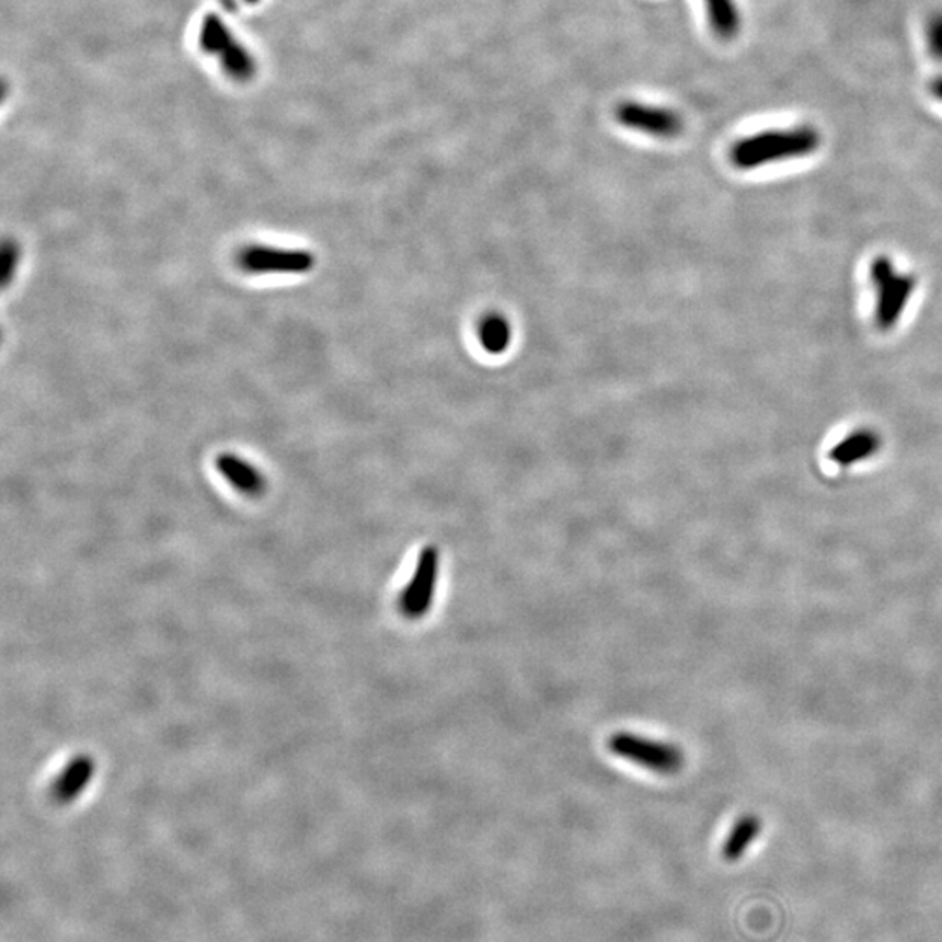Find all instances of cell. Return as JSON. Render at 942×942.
Here are the masks:
<instances>
[{"instance_id": "14", "label": "cell", "mask_w": 942, "mask_h": 942, "mask_svg": "<svg viewBox=\"0 0 942 942\" xmlns=\"http://www.w3.org/2000/svg\"><path fill=\"white\" fill-rule=\"evenodd\" d=\"M18 246L13 241H4V246H2V279H4V285H8L13 278L14 269H16L18 262Z\"/></svg>"}, {"instance_id": "11", "label": "cell", "mask_w": 942, "mask_h": 942, "mask_svg": "<svg viewBox=\"0 0 942 942\" xmlns=\"http://www.w3.org/2000/svg\"><path fill=\"white\" fill-rule=\"evenodd\" d=\"M706 18L714 34L721 39H732L740 31L742 20L735 0H703Z\"/></svg>"}, {"instance_id": "10", "label": "cell", "mask_w": 942, "mask_h": 942, "mask_svg": "<svg viewBox=\"0 0 942 942\" xmlns=\"http://www.w3.org/2000/svg\"><path fill=\"white\" fill-rule=\"evenodd\" d=\"M761 829V818L756 817V815L738 818L737 824L730 831L728 838L724 840L723 848H721V855H723L724 861H740L742 857L746 855L747 848L758 840Z\"/></svg>"}, {"instance_id": "4", "label": "cell", "mask_w": 942, "mask_h": 942, "mask_svg": "<svg viewBox=\"0 0 942 942\" xmlns=\"http://www.w3.org/2000/svg\"><path fill=\"white\" fill-rule=\"evenodd\" d=\"M317 259L308 250L276 249L267 244H249L238 255V266L246 275H306Z\"/></svg>"}, {"instance_id": "2", "label": "cell", "mask_w": 942, "mask_h": 942, "mask_svg": "<svg viewBox=\"0 0 942 942\" xmlns=\"http://www.w3.org/2000/svg\"><path fill=\"white\" fill-rule=\"evenodd\" d=\"M870 276L874 290V326L880 332H891L917 290V278L911 273L897 269L887 255H878L871 262Z\"/></svg>"}, {"instance_id": "5", "label": "cell", "mask_w": 942, "mask_h": 942, "mask_svg": "<svg viewBox=\"0 0 942 942\" xmlns=\"http://www.w3.org/2000/svg\"><path fill=\"white\" fill-rule=\"evenodd\" d=\"M438 570H440V553L437 547H426L420 553L411 582L400 594L399 608L403 617L409 620H420L429 611L437 590Z\"/></svg>"}, {"instance_id": "3", "label": "cell", "mask_w": 942, "mask_h": 942, "mask_svg": "<svg viewBox=\"0 0 942 942\" xmlns=\"http://www.w3.org/2000/svg\"><path fill=\"white\" fill-rule=\"evenodd\" d=\"M608 747L618 758L635 762L659 776H676L685 767V754L679 747L634 733H614L609 737Z\"/></svg>"}, {"instance_id": "8", "label": "cell", "mask_w": 942, "mask_h": 942, "mask_svg": "<svg viewBox=\"0 0 942 942\" xmlns=\"http://www.w3.org/2000/svg\"><path fill=\"white\" fill-rule=\"evenodd\" d=\"M215 468L238 493L244 494V496H261L266 489V480L262 476L261 471L240 456L223 452V455L215 458Z\"/></svg>"}, {"instance_id": "12", "label": "cell", "mask_w": 942, "mask_h": 942, "mask_svg": "<svg viewBox=\"0 0 942 942\" xmlns=\"http://www.w3.org/2000/svg\"><path fill=\"white\" fill-rule=\"evenodd\" d=\"M479 338L485 352L491 355H502L512 343L510 322L503 314H487L480 322Z\"/></svg>"}, {"instance_id": "7", "label": "cell", "mask_w": 942, "mask_h": 942, "mask_svg": "<svg viewBox=\"0 0 942 942\" xmlns=\"http://www.w3.org/2000/svg\"><path fill=\"white\" fill-rule=\"evenodd\" d=\"M882 444V435L876 429H853L832 447L829 459L841 468L853 467L878 455Z\"/></svg>"}, {"instance_id": "9", "label": "cell", "mask_w": 942, "mask_h": 942, "mask_svg": "<svg viewBox=\"0 0 942 942\" xmlns=\"http://www.w3.org/2000/svg\"><path fill=\"white\" fill-rule=\"evenodd\" d=\"M94 776V761L90 756H78L65 767L53 785V796L61 803L76 800L90 785Z\"/></svg>"}, {"instance_id": "1", "label": "cell", "mask_w": 942, "mask_h": 942, "mask_svg": "<svg viewBox=\"0 0 942 942\" xmlns=\"http://www.w3.org/2000/svg\"><path fill=\"white\" fill-rule=\"evenodd\" d=\"M820 134L814 126L789 129H768L735 141L730 159L738 170H758L765 164L789 159L806 158L820 147Z\"/></svg>"}, {"instance_id": "13", "label": "cell", "mask_w": 942, "mask_h": 942, "mask_svg": "<svg viewBox=\"0 0 942 942\" xmlns=\"http://www.w3.org/2000/svg\"><path fill=\"white\" fill-rule=\"evenodd\" d=\"M927 43H929L932 58L942 64V13H934L930 16L929 25H927Z\"/></svg>"}, {"instance_id": "15", "label": "cell", "mask_w": 942, "mask_h": 942, "mask_svg": "<svg viewBox=\"0 0 942 942\" xmlns=\"http://www.w3.org/2000/svg\"><path fill=\"white\" fill-rule=\"evenodd\" d=\"M930 93L934 99H938L939 102H942V76L941 78L934 79V81L930 82Z\"/></svg>"}, {"instance_id": "6", "label": "cell", "mask_w": 942, "mask_h": 942, "mask_svg": "<svg viewBox=\"0 0 942 942\" xmlns=\"http://www.w3.org/2000/svg\"><path fill=\"white\" fill-rule=\"evenodd\" d=\"M617 117L625 128L658 138H673L681 134L682 119L676 111L647 103L625 102L617 108Z\"/></svg>"}]
</instances>
